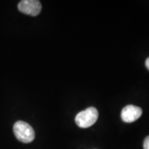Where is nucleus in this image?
<instances>
[{"mask_svg":"<svg viewBox=\"0 0 149 149\" xmlns=\"http://www.w3.org/2000/svg\"><path fill=\"white\" fill-rule=\"evenodd\" d=\"M13 132L16 138L23 143H31L35 139V133L32 126L23 121L15 123Z\"/></svg>","mask_w":149,"mask_h":149,"instance_id":"f257e3e1","label":"nucleus"},{"mask_svg":"<svg viewBox=\"0 0 149 149\" xmlns=\"http://www.w3.org/2000/svg\"><path fill=\"white\" fill-rule=\"evenodd\" d=\"M97 110L94 107H89L79 112L75 117V122L80 128H86L93 126L98 119Z\"/></svg>","mask_w":149,"mask_h":149,"instance_id":"f03ea898","label":"nucleus"},{"mask_svg":"<svg viewBox=\"0 0 149 149\" xmlns=\"http://www.w3.org/2000/svg\"><path fill=\"white\" fill-rule=\"evenodd\" d=\"M18 9L24 14L37 16L42 11V4L37 0H23L18 3Z\"/></svg>","mask_w":149,"mask_h":149,"instance_id":"7ed1b4c3","label":"nucleus"},{"mask_svg":"<svg viewBox=\"0 0 149 149\" xmlns=\"http://www.w3.org/2000/svg\"><path fill=\"white\" fill-rule=\"evenodd\" d=\"M142 110L134 105H128L122 109L121 113L122 120L126 123H132L141 116Z\"/></svg>","mask_w":149,"mask_h":149,"instance_id":"20e7f679","label":"nucleus"},{"mask_svg":"<svg viewBox=\"0 0 149 149\" xmlns=\"http://www.w3.org/2000/svg\"><path fill=\"white\" fill-rule=\"evenodd\" d=\"M143 146H144V149H149V135L145 138Z\"/></svg>","mask_w":149,"mask_h":149,"instance_id":"39448f33","label":"nucleus"},{"mask_svg":"<svg viewBox=\"0 0 149 149\" xmlns=\"http://www.w3.org/2000/svg\"><path fill=\"white\" fill-rule=\"evenodd\" d=\"M146 68L149 70V57L148 58H147V59L146 60Z\"/></svg>","mask_w":149,"mask_h":149,"instance_id":"423d86ee","label":"nucleus"}]
</instances>
